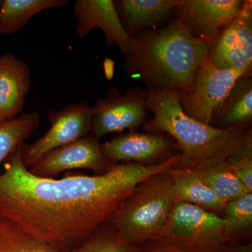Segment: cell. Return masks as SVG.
<instances>
[{"instance_id":"4fadbf2b","label":"cell","mask_w":252,"mask_h":252,"mask_svg":"<svg viewBox=\"0 0 252 252\" xmlns=\"http://www.w3.org/2000/svg\"><path fill=\"white\" fill-rule=\"evenodd\" d=\"M74 16L77 21L76 34L84 38L94 29L103 32L108 45L117 46L123 54L128 49L130 37L123 27L112 0H77Z\"/></svg>"},{"instance_id":"ac0fdd59","label":"cell","mask_w":252,"mask_h":252,"mask_svg":"<svg viewBox=\"0 0 252 252\" xmlns=\"http://www.w3.org/2000/svg\"><path fill=\"white\" fill-rule=\"evenodd\" d=\"M67 0H2L0 6V34H11L25 27L30 19L44 10L60 8Z\"/></svg>"},{"instance_id":"4316f807","label":"cell","mask_w":252,"mask_h":252,"mask_svg":"<svg viewBox=\"0 0 252 252\" xmlns=\"http://www.w3.org/2000/svg\"><path fill=\"white\" fill-rule=\"evenodd\" d=\"M1 3H2V0H0V6H1Z\"/></svg>"},{"instance_id":"3957f363","label":"cell","mask_w":252,"mask_h":252,"mask_svg":"<svg viewBox=\"0 0 252 252\" xmlns=\"http://www.w3.org/2000/svg\"><path fill=\"white\" fill-rule=\"evenodd\" d=\"M147 108L154 117L143 125L147 132L165 134L180 151L175 168L197 170L238 152L252 140V127L220 129L189 117L181 107L175 91H149Z\"/></svg>"},{"instance_id":"d6986e66","label":"cell","mask_w":252,"mask_h":252,"mask_svg":"<svg viewBox=\"0 0 252 252\" xmlns=\"http://www.w3.org/2000/svg\"><path fill=\"white\" fill-rule=\"evenodd\" d=\"M221 217L225 240L229 246H235L251 238L252 192L227 202Z\"/></svg>"},{"instance_id":"7c38bea8","label":"cell","mask_w":252,"mask_h":252,"mask_svg":"<svg viewBox=\"0 0 252 252\" xmlns=\"http://www.w3.org/2000/svg\"><path fill=\"white\" fill-rule=\"evenodd\" d=\"M102 147L114 163L154 165L180 153L175 140L165 134L135 131L118 136L102 144Z\"/></svg>"},{"instance_id":"9c48e42d","label":"cell","mask_w":252,"mask_h":252,"mask_svg":"<svg viewBox=\"0 0 252 252\" xmlns=\"http://www.w3.org/2000/svg\"><path fill=\"white\" fill-rule=\"evenodd\" d=\"M116 164L106 157L99 139L89 135L51 151L28 170L42 178H53L75 169H87L98 175L109 172Z\"/></svg>"},{"instance_id":"d4e9b609","label":"cell","mask_w":252,"mask_h":252,"mask_svg":"<svg viewBox=\"0 0 252 252\" xmlns=\"http://www.w3.org/2000/svg\"><path fill=\"white\" fill-rule=\"evenodd\" d=\"M145 245H147V246L144 248L141 246L137 247V252H175L163 248L157 242H152V243H147Z\"/></svg>"},{"instance_id":"ba28073f","label":"cell","mask_w":252,"mask_h":252,"mask_svg":"<svg viewBox=\"0 0 252 252\" xmlns=\"http://www.w3.org/2000/svg\"><path fill=\"white\" fill-rule=\"evenodd\" d=\"M243 74L232 69H217L207 59L197 70L191 92L179 95L184 112L189 117L210 126L214 111Z\"/></svg>"},{"instance_id":"484cf974","label":"cell","mask_w":252,"mask_h":252,"mask_svg":"<svg viewBox=\"0 0 252 252\" xmlns=\"http://www.w3.org/2000/svg\"><path fill=\"white\" fill-rule=\"evenodd\" d=\"M225 252H252V245H239L235 246H229Z\"/></svg>"},{"instance_id":"5b68a950","label":"cell","mask_w":252,"mask_h":252,"mask_svg":"<svg viewBox=\"0 0 252 252\" xmlns=\"http://www.w3.org/2000/svg\"><path fill=\"white\" fill-rule=\"evenodd\" d=\"M157 243L175 252H225L221 217L191 204L176 202Z\"/></svg>"},{"instance_id":"9a60e30c","label":"cell","mask_w":252,"mask_h":252,"mask_svg":"<svg viewBox=\"0 0 252 252\" xmlns=\"http://www.w3.org/2000/svg\"><path fill=\"white\" fill-rule=\"evenodd\" d=\"M31 77V69L22 60L12 54L0 57V121L13 119L22 112Z\"/></svg>"},{"instance_id":"277c9868","label":"cell","mask_w":252,"mask_h":252,"mask_svg":"<svg viewBox=\"0 0 252 252\" xmlns=\"http://www.w3.org/2000/svg\"><path fill=\"white\" fill-rule=\"evenodd\" d=\"M175 203L169 172L156 174L135 187L109 222L123 241L137 248L157 241Z\"/></svg>"},{"instance_id":"7a4b0ae2","label":"cell","mask_w":252,"mask_h":252,"mask_svg":"<svg viewBox=\"0 0 252 252\" xmlns=\"http://www.w3.org/2000/svg\"><path fill=\"white\" fill-rule=\"evenodd\" d=\"M208 51L206 44L175 19L130 37L124 67L130 79L140 81L149 91L190 94Z\"/></svg>"},{"instance_id":"2e32d148","label":"cell","mask_w":252,"mask_h":252,"mask_svg":"<svg viewBox=\"0 0 252 252\" xmlns=\"http://www.w3.org/2000/svg\"><path fill=\"white\" fill-rule=\"evenodd\" d=\"M252 74L238 78L229 94L212 115L210 126L225 129L233 127H252Z\"/></svg>"},{"instance_id":"cb8c5ba5","label":"cell","mask_w":252,"mask_h":252,"mask_svg":"<svg viewBox=\"0 0 252 252\" xmlns=\"http://www.w3.org/2000/svg\"><path fill=\"white\" fill-rule=\"evenodd\" d=\"M230 171L252 192V140L225 160Z\"/></svg>"},{"instance_id":"5bb4252c","label":"cell","mask_w":252,"mask_h":252,"mask_svg":"<svg viewBox=\"0 0 252 252\" xmlns=\"http://www.w3.org/2000/svg\"><path fill=\"white\" fill-rule=\"evenodd\" d=\"M123 27L130 37L160 28L183 3V0H116Z\"/></svg>"},{"instance_id":"e0dca14e","label":"cell","mask_w":252,"mask_h":252,"mask_svg":"<svg viewBox=\"0 0 252 252\" xmlns=\"http://www.w3.org/2000/svg\"><path fill=\"white\" fill-rule=\"evenodd\" d=\"M168 172L176 202L191 204L221 217L226 203L205 185L195 170L172 167Z\"/></svg>"},{"instance_id":"6da1fadb","label":"cell","mask_w":252,"mask_h":252,"mask_svg":"<svg viewBox=\"0 0 252 252\" xmlns=\"http://www.w3.org/2000/svg\"><path fill=\"white\" fill-rule=\"evenodd\" d=\"M21 146L0 174V217L66 252L109 222L140 182L168 171L180 158L177 154L154 165L119 162L102 175L56 180L32 175L23 164Z\"/></svg>"},{"instance_id":"603a6c76","label":"cell","mask_w":252,"mask_h":252,"mask_svg":"<svg viewBox=\"0 0 252 252\" xmlns=\"http://www.w3.org/2000/svg\"><path fill=\"white\" fill-rule=\"evenodd\" d=\"M69 252H137V248L123 241L111 223L107 222Z\"/></svg>"},{"instance_id":"44dd1931","label":"cell","mask_w":252,"mask_h":252,"mask_svg":"<svg viewBox=\"0 0 252 252\" xmlns=\"http://www.w3.org/2000/svg\"><path fill=\"white\" fill-rule=\"evenodd\" d=\"M195 171L205 185L225 203L252 192L230 171L225 160Z\"/></svg>"},{"instance_id":"8992f818","label":"cell","mask_w":252,"mask_h":252,"mask_svg":"<svg viewBox=\"0 0 252 252\" xmlns=\"http://www.w3.org/2000/svg\"><path fill=\"white\" fill-rule=\"evenodd\" d=\"M149 91L140 87L131 88L124 93L113 87L107 95L93 107L90 135L99 139L107 134L135 129L143 126L148 115Z\"/></svg>"},{"instance_id":"52a82bcc","label":"cell","mask_w":252,"mask_h":252,"mask_svg":"<svg viewBox=\"0 0 252 252\" xmlns=\"http://www.w3.org/2000/svg\"><path fill=\"white\" fill-rule=\"evenodd\" d=\"M49 130L39 140L21 146V158L28 169L54 149L90 135L93 113L90 106L82 102L69 104L59 112L48 116Z\"/></svg>"},{"instance_id":"7402d4cb","label":"cell","mask_w":252,"mask_h":252,"mask_svg":"<svg viewBox=\"0 0 252 252\" xmlns=\"http://www.w3.org/2000/svg\"><path fill=\"white\" fill-rule=\"evenodd\" d=\"M0 252H66L26 233L0 217Z\"/></svg>"},{"instance_id":"30bf717a","label":"cell","mask_w":252,"mask_h":252,"mask_svg":"<svg viewBox=\"0 0 252 252\" xmlns=\"http://www.w3.org/2000/svg\"><path fill=\"white\" fill-rule=\"evenodd\" d=\"M243 0H183L176 20L209 49L240 14Z\"/></svg>"},{"instance_id":"8fae6325","label":"cell","mask_w":252,"mask_h":252,"mask_svg":"<svg viewBox=\"0 0 252 252\" xmlns=\"http://www.w3.org/2000/svg\"><path fill=\"white\" fill-rule=\"evenodd\" d=\"M207 59L220 69L248 74L252 67V1L244 0L240 14L209 49Z\"/></svg>"},{"instance_id":"ffe728a7","label":"cell","mask_w":252,"mask_h":252,"mask_svg":"<svg viewBox=\"0 0 252 252\" xmlns=\"http://www.w3.org/2000/svg\"><path fill=\"white\" fill-rule=\"evenodd\" d=\"M40 122L36 112L24 113L13 119L0 121V174L5 160L32 135Z\"/></svg>"}]
</instances>
